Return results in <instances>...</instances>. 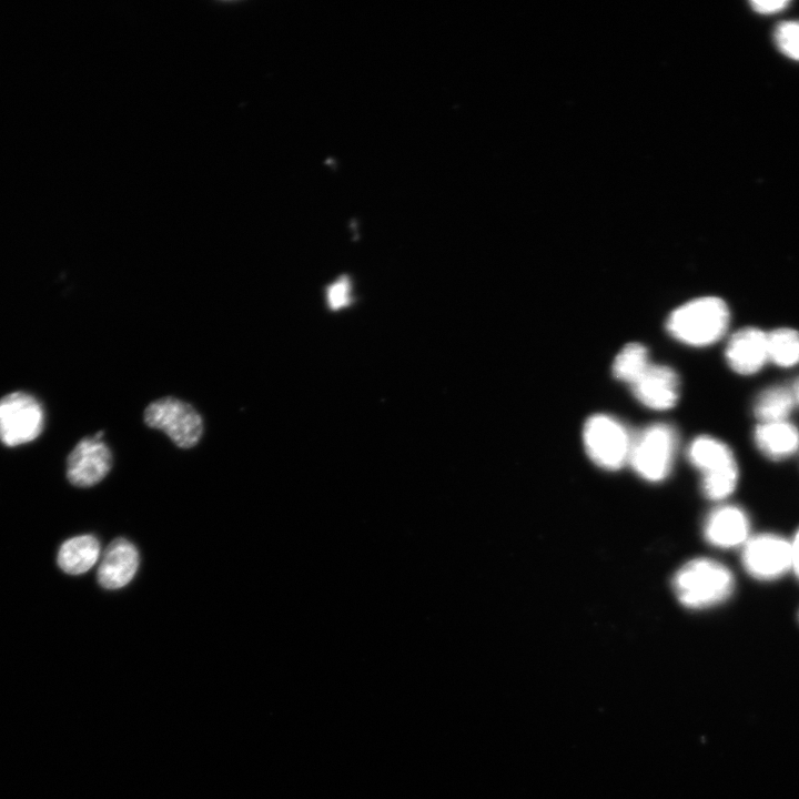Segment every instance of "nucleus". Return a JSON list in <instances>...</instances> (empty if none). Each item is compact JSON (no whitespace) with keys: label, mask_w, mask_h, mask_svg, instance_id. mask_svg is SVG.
<instances>
[{"label":"nucleus","mask_w":799,"mask_h":799,"mask_svg":"<svg viewBox=\"0 0 799 799\" xmlns=\"http://www.w3.org/2000/svg\"><path fill=\"white\" fill-rule=\"evenodd\" d=\"M735 577L724 564L697 558L686 563L674 577L678 600L691 609H705L726 601L735 590Z\"/></svg>","instance_id":"1"},{"label":"nucleus","mask_w":799,"mask_h":799,"mask_svg":"<svg viewBox=\"0 0 799 799\" xmlns=\"http://www.w3.org/2000/svg\"><path fill=\"white\" fill-rule=\"evenodd\" d=\"M730 312L716 296L689 301L669 315L667 330L676 340L692 346H707L719 341L726 333Z\"/></svg>","instance_id":"2"},{"label":"nucleus","mask_w":799,"mask_h":799,"mask_svg":"<svg viewBox=\"0 0 799 799\" xmlns=\"http://www.w3.org/2000/svg\"><path fill=\"white\" fill-rule=\"evenodd\" d=\"M688 458L702 474L701 489L707 498L721 500L734 493L739 468L727 444L712 436L696 437L688 447Z\"/></svg>","instance_id":"3"},{"label":"nucleus","mask_w":799,"mask_h":799,"mask_svg":"<svg viewBox=\"0 0 799 799\" xmlns=\"http://www.w3.org/2000/svg\"><path fill=\"white\" fill-rule=\"evenodd\" d=\"M677 446L675 429L656 423L633 435L628 463L644 479L663 481L671 471Z\"/></svg>","instance_id":"4"},{"label":"nucleus","mask_w":799,"mask_h":799,"mask_svg":"<svg viewBox=\"0 0 799 799\" xmlns=\"http://www.w3.org/2000/svg\"><path fill=\"white\" fill-rule=\"evenodd\" d=\"M633 435L616 418L605 414L590 416L584 426L587 455L601 468L615 471L628 463Z\"/></svg>","instance_id":"5"},{"label":"nucleus","mask_w":799,"mask_h":799,"mask_svg":"<svg viewBox=\"0 0 799 799\" xmlns=\"http://www.w3.org/2000/svg\"><path fill=\"white\" fill-rule=\"evenodd\" d=\"M144 423L162 431L180 448L195 446L203 434V421L189 403L166 396L151 402L143 413Z\"/></svg>","instance_id":"6"},{"label":"nucleus","mask_w":799,"mask_h":799,"mask_svg":"<svg viewBox=\"0 0 799 799\" xmlns=\"http://www.w3.org/2000/svg\"><path fill=\"white\" fill-rule=\"evenodd\" d=\"M741 563L752 578L776 580L791 570L790 539L775 533L750 536L741 547Z\"/></svg>","instance_id":"7"},{"label":"nucleus","mask_w":799,"mask_h":799,"mask_svg":"<svg viewBox=\"0 0 799 799\" xmlns=\"http://www.w3.org/2000/svg\"><path fill=\"white\" fill-rule=\"evenodd\" d=\"M43 425V408L32 395L14 392L0 400V441L4 445L18 446L36 439Z\"/></svg>","instance_id":"8"},{"label":"nucleus","mask_w":799,"mask_h":799,"mask_svg":"<svg viewBox=\"0 0 799 799\" xmlns=\"http://www.w3.org/2000/svg\"><path fill=\"white\" fill-rule=\"evenodd\" d=\"M103 432L81 439L67 461L69 482L78 487H90L101 482L112 467V453L102 441Z\"/></svg>","instance_id":"9"},{"label":"nucleus","mask_w":799,"mask_h":799,"mask_svg":"<svg viewBox=\"0 0 799 799\" xmlns=\"http://www.w3.org/2000/svg\"><path fill=\"white\" fill-rule=\"evenodd\" d=\"M750 518L737 505H722L711 510L704 523L706 540L718 548L742 547L750 537Z\"/></svg>","instance_id":"10"},{"label":"nucleus","mask_w":799,"mask_h":799,"mask_svg":"<svg viewBox=\"0 0 799 799\" xmlns=\"http://www.w3.org/2000/svg\"><path fill=\"white\" fill-rule=\"evenodd\" d=\"M725 357L738 374L758 373L769 362L767 333L754 326L737 331L727 343Z\"/></svg>","instance_id":"11"},{"label":"nucleus","mask_w":799,"mask_h":799,"mask_svg":"<svg viewBox=\"0 0 799 799\" xmlns=\"http://www.w3.org/2000/svg\"><path fill=\"white\" fill-rule=\"evenodd\" d=\"M630 386L635 397L653 409L671 408L678 401V376L666 365L650 364Z\"/></svg>","instance_id":"12"},{"label":"nucleus","mask_w":799,"mask_h":799,"mask_svg":"<svg viewBox=\"0 0 799 799\" xmlns=\"http://www.w3.org/2000/svg\"><path fill=\"white\" fill-rule=\"evenodd\" d=\"M140 555L133 543L117 538L107 547L99 568L98 581L101 587L115 590L127 586L135 576Z\"/></svg>","instance_id":"13"},{"label":"nucleus","mask_w":799,"mask_h":799,"mask_svg":"<svg viewBox=\"0 0 799 799\" xmlns=\"http://www.w3.org/2000/svg\"><path fill=\"white\" fill-rule=\"evenodd\" d=\"M758 451L769 459H787L799 449V429L788 419L759 423L754 431Z\"/></svg>","instance_id":"14"},{"label":"nucleus","mask_w":799,"mask_h":799,"mask_svg":"<svg viewBox=\"0 0 799 799\" xmlns=\"http://www.w3.org/2000/svg\"><path fill=\"white\" fill-rule=\"evenodd\" d=\"M100 542L93 535H80L65 540L58 552V565L67 574L81 575L100 558Z\"/></svg>","instance_id":"15"},{"label":"nucleus","mask_w":799,"mask_h":799,"mask_svg":"<svg viewBox=\"0 0 799 799\" xmlns=\"http://www.w3.org/2000/svg\"><path fill=\"white\" fill-rule=\"evenodd\" d=\"M795 405L796 401L791 388L773 385L757 395L752 411L760 423L785 421L788 419Z\"/></svg>","instance_id":"16"},{"label":"nucleus","mask_w":799,"mask_h":799,"mask_svg":"<svg viewBox=\"0 0 799 799\" xmlns=\"http://www.w3.org/2000/svg\"><path fill=\"white\" fill-rule=\"evenodd\" d=\"M768 358L779 367L799 364V331L780 327L767 333Z\"/></svg>","instance_id":"17"},{"label":"nucleus","mask_w":799,"mask_h":799,"mask_svg":"<svg viewBox=\"0 0 799 799\" xmlns=\"http://www.w3.org/2000/svg\"><path fill=\"white\" fill-rule=\"evenodd\" d=\"M650 364L647 348L639 343H629L615 357L613 373L616 378L630 385Z\"/></svg>","instance_id":"18"},{"label":"nucleus","mask_w":799,"mask_h":799,"mask_svg":"<svg viewBox=\"0 0 799 799\" xmlns=\"http://www.w3.org/2000/svg\"><path fill=\"white\" fill-rule=\"evenodd\" d=\"M775 43L788 58L799 61V21L778 24L773 32Z\"/></svg>","instance_id":"19"},{"label":"nucleus","mask_w":799,"mask_h":799,"mask_svg":"<svg viewBox=\"0 0 799 799\" xmlns=\"http://www.w3.org/2000/svg\"><path fill=\"white\" fill-rule=\"evenodd\" d=\"M351 283L346 276L337 279L326 290V302L331 310H340L352 301Z\"/></svg>","instance_id":"20"},{"label":"nucleus","mask_w":799,"mask_h":799,"mask_svg":"<svg viewBox=\"0 0 799 799\" xmlns=\"http://www.w3.org/2000/svg\"><path fill=\"white\" fill-rule=\"evenodd\" d=\"M752 9L761 14H773L789 6L787 0H756L750 2Z\"/></svg>","instance_id":"21"},{"label":"nucleus","mask_w":799,"mask_h":799,"mask_svg":"<svg viewBox=\"0 0 799 799\" xmlns=\"http://www.w3.org/2000/svg\"><path fill=\"white\" fill-rule=\"evenodd\" d=\"M790 548H791V570L795 573L796 577L799 579V528L795 533L793 537L790 539Z\"/></svg>","instance_id":"22"},{"label":"nucleus","mask_w":799,"mask_h":799,"mask_svg":"<svg viewBox=\"0 0 799 799\" xmlns=\"http://www.w3.org/2000/svg\"><path fill=\"white\" fill-rule=\"evenodd\" d=\"M791 391H792V394H793L796 404H799V377H798L797 381L795 382Z\"/></svg>","instance_id":"23"}]
</instances>
